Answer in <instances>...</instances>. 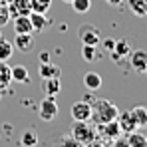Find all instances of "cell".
Instances as JSON below:
<instances>
[{
    "label": "cell",
    "instance_id": "obj_1",
    "mask_svg": "<svg viewBox=\"0 0 147 147\" xmlns=\"http://www.w3.org/2000/svg\"><path fill=\"white\" fill-rule=\"evenodd\" d=\"M117 113H119V107H117L111 99L96 98L92 101V115H90V119H92L94 125L111 121V119H117Z\"/></svg>",
    "mask_w": 147,
    "mask_h": 147
},
{
    "label": "cell",
    "instance_id": "obj_2",
    "mask_svg": "<svg viewBox=\"0 0 147 147\" xmlns=\"http://www.w3.org/2000/svg\"><path fill=\"white\" fill-rule=\"evenodd\" d=\"M70 135L78 141V145H94V141L98 137V131L88 121H74Z\"/></svg>",
    "mask_w": 147,
    "mask_h": 147
},
{
    "label": "cell",
    "instance_id": "obj_3",
    "mask_svg": "<svg viewBox=\"0 0 147 147\" xmlns=\"http://www.w3.org/2000/svg\"><path fill=\"white\" fill-rule=\"evenodd\" d=\"M60 113V107H58V101L54 99V96H46V98L40 101L38 105V117L42 121H54Z\"/></svg>",
    "mask_w": 147,
    "mask_h": 147
},
{
    "label": "cell",
    "instance_id": "obj_4",
    "mask_svg": "<svg viewBox=\"0 0 147 147\" xmlns=\"http://www.w3.org/2000/svg\"><path fill=\"white\" fill-rule=\"evenodd\" d=\"M78 38L82 40V44H90V46H99L101 40V32L96 24H82L78 28Z\"/></svg>",
    "mask_w": 147,
    "mask_h": 147
},
{
    "label": "cell",
    "instance_id": "obj_5",
    "mask_svg": "<svg viewBox=\"0 0 147 147\" xmlns=\"http://www.w3.org/2000/svg\"><path fill=\"white\" fill-rule=\"evenodd\" d=\"M70 113H72L74 121H90V115H92V103L88 101H76L72 107H70Z\"/></svg>",
    "mask_w": 147,
    "mask_h": 147
},
{
    "label": "cell",
    "instance_id": "obj_6",
    "mask_svg": "<svg viewBox=\"0 0 147 147\" xmlns=\"http://www.w3.org/2000/svg\"><path fill=\"white\" fill-rule=\"evenodd\" d=\"M129 66L139 74L147 72V52L145 50H131L129 52Z\"/></svg>",
    "mask_w": 147,
    "mask_h": 147
},
{
    "label": "cell",
    "instance_id": "obj_7",
    "mask_svg": "<svg viewBox=\"0 0 147 147\" xmlns=\"http://www.w3.org/2000/svg\"><path fill=\"white\" fill-rule=\"evenodd\" d=\"M8 10H10V16H28L32 12V4L30 0H8Z\"/></svg>",
    "mask_w": 147,
    "mask_h": 147
},
{
    "label": "cell",
    "instance_id": "obj_8",
    "mask_svg": "<svg viewBox=\"0 0 147 147\" xmlns=\"http://www.w3.org/2000/svg\"><path fill=\"white\" fill-rule=\"evenodd\" d=\"M34 44H36L34 32H26V34H16L14 36V48H18L22 54H28L34 48Z\"/></svg>",
    "mask_w": 147,
    "mask_h": 147
},
{
    "label": "cell",
    "instance_id": "obj_9",
    "mask_svg": "<svg viewBox=\"0 0 147 147\" xmlns=\"http://www.w3.org/2000/svg\"><path fill=\"white\" fill-rule=\"evenodd\" d=\"M117 123H119V127H121V133H131V131L139 129L135 117L131 115V109H129V111H119V113H117Z\"/></svg>",
    "mask_w": 147,
    "mask_h": 147
},
{
    "label": "cell",
    "instance_id": "obj_10",
    "mask_svg": "<svg viewBox=\"0 0 147 147\" xmlns=\"http://www.w3.org/2000/svg\"><path fill=\"white\" fill-rule=\"evenodd\" d=\"M131 50H133V48H131V44H129L127 40H115V48L109 52V56H111V60H113V62H117V64H119L123 58H127V56H129V52H131Z\"/></svg>",
    "mask_w": 147,
    "mask_h": 147
},
{
    "label": "cell",
    "instance_id": "obj_11",
    "mask_svg": "<svg viewBox=\"0 0 147 147\" xmlns=\"http://www.w3.org/2000/svg\"><path fill=\"white\" fill-rule=\"evenodd\" d=\"M38 74L40 78H60L62 76V68L52 64V62H40V68H38Z\"/></svg>",
    "mask_w": 147,
    "mask_h": 147
},
{
    "label": "cell",
    "instance_id": "obj_12",
    "mask_svg": "<svg viewBox=\"0 0 147 147\" xmlns=\"http://www.w3.org/2000/svg\"><path fill=\"white\" fill-rule=\"evenodd\" d=\"M12 28L16 34H26V32H34L32 28V22L28 16H14L12 18Z\"/></svg>",
    "mask_w": 147,
    "mask_h": 147
},
{
    "label": "cell",
    "instance_id": "obj_13",
    "mask_svg": "<svg viewBox=\"0 0 147 147\" xmlns=\"http://www.w3.org/2000/svg\"><path fill=\"white\" fill-rule=\"evenodd\" d=\"M10 82H12V68L4 60H0V92L8 90L10 88Z\"/></svg>",
    "mask_w": 147,
    "mask_h": 147
},
{
    "label": "cell",
    "instance_id": "obj_14",
    "mask_svg": "<svg viewBox=\"0 0 147 147\" xmlns=\"http://www.w3.org/2000/svg\"><path fill=\"white\" fill-rule=\"evenodd\" d=\"M28 18H30V22H32L34 32H42L46 26H50V20L46 18V14H42V12H30Z\"/></svg>",
    "mask_w": 147,
    "mask_h": 147
},
{
    "label": "cell",
    "instance_id": "obj_15",
    "mask_svg": "<svg viewBox=\"0 0 147 147\" xmlns=\"http://www.w3.org/2000/svg\"><path fill=\"white\" fill-rule=\"evenodd\" d=\"M42 88H44V94H46V96H54V98H56V96L60 94V90H62L60 78H44Z\"/></svg>",
    "mask_w": 147,
    "mask_h": 147
},
{
    "label": "cell",
    "instance_id": "obj_16",
    "mask_svg": "<svg viewBox=\"0 0 147 147\" xmlns=\"http://www.w3.org/2000/svg\"><path fill=\"white\" fill-rule=\"evenodd\" d=\"M101 76L96 72H88L86 76H84V86H86V90H90V92H96V90H99L101 88Z\"/></svg>",
    "mask_w": 147,
    "mask_h": 147
},
{
    "label": "cell",
    "instance_id": "obj_17",
    "mask_svg": "<svg viewBox=\"0 0 147 147\" xmlns=\"http://www.w3.org/2000/svg\"><path fill=\"white\" fill-rule=\"evenodd\" d=\"M127 137V147H147V137L141 133V131H131V133H125Z\"/></svg>",
    "mask_w": 147,
    "mask_h": 147
},
{
    "label": "cell",
    "instance_id": "obj_18",
    "mask_svg": "<svg viewBox=\"0 0 147 147\" xmlns=\"http://www.w3.org/2000/svg\"><path fill=\"white\" fill-rule=\"evenodd\" d=\"M12 82H18V84H28L30 82V74H28V68L18 64L12 68Z\"/></svg>",
    "mask_w": 147,
    "mask_h": 147
},
{
    "label": "cell",
    "instance_id": "obj_19",
    "mask_svg": "<svg viewBox=\"0 0 147 147\" xmlns=\"http://www.w3.org/2000/svg\"><path fill=\"white\" fill-rule=\"evenodd\" d=\"M127 6H129V10H131L135 16H139V18H143L147 14V0H127Z\"/></svg>",
    "mask_w": 147,
    "mask_h": 147
},
{
    "label": "cell",
    "instance_id": "obj_20",
    "mask_svg": "<svg viewBox=\"0 0 147 147\" xmlns=\"http://www.w3.org/2000/svg\"><path fill=\"white\" fill-rule=\"evenodd\" d=\"M131 115L135 117L137 127H145L147 125V107H143V105H135V107L131 109Z\"/></svg>",
    "mask_w": 147,
    "mask_h": 147
},
{
    "label": "cell",
    "instance_id": "obj_21",
    "mask_svg": "<svg viewBox=\"0 0 147 147\" xmlns=\"http://www.w3.org/2000/svg\"><path fill=\"white\" fill-rule=\"evenodd\" d=\"M38 143V133H36V129L34 127H30V129H26L24 133H22V137H20V145H26V147H32Z\"/></svg>",
    "mask_w": 147,
    "mask_h": 147
},
{
    "label": "cell",
    "instance_id": "obj_22",
    "mask_svg": "<svg viewBox=\"0 0 147 147\" xmlns=\"http://www.w3.org/2000/svg\"><path fill=\"white\" fill-rule=\"evenodd\" d=\"M82 58H84L86 62H96V60H99L98 46H90V44H82Z\"/></svg>",
    "mask_w": 147,
    "mask_h": 147
},
{
    "label": "cell",
    "instance_id": "obj_23",
    "mask_svg": "<svg viewBox=\"0 0 147 147\" xmlns=\"http://www.w3.org/2000/svg\"><path fill=\"white\" fill-rule=\"evenodd\" d=\"M12 54H14V44L6 42L4 38H0V60L8 62V60L12 58Z\"/></svg>",
    "mask_w": 147,
    "mask_h": 147
},
{
    "label": "cell",
    "instance_id": "obj_24",
    "mask_svg": "<svg viewBox=\"0 0 147 147\" xmlns=\"http://www.w3.org/2000/svg\"><path fill=\"white\" fill-rule=\"evenodd\" d=\"M70 4H72L74 12H78V14H86L92 8V0H72Z\"/></svg>",
    "mask_w": 147,
    "mask_h": 147
},
{
    "label": "cell",
    "instance_id": "obj_25",
    "mask_svg": "<svg viewBox=\"0 0 147 147\" xmlns=\"http://www.w3.org/2000/svg\"><path fill=\"white\" fill-rule=\"evenodd\" d=\"M30 4H32V12L46 14L50 10V6H52V0H30Z\"/></svg>",
    "mask_w": 147,
    "mask_h": 147
},
{
    "label": "cell",
    "instance_id": "obj_26",
    "mask_svg": "<svg viewBox=\"0 0 147 147\" xmlns=\"http://www.w3.org/2000/svg\"><path fill=\"white\" fill-rule=\"evenodd\" d=\"M10 10H8V4L6 2H0V28L2 26H6L8 22H10Z\"/></svg>",
    "mask_w": 147,
    "mask_h": 147
},
{
    "label": "cell",
    "instance_id": "obj_27",
    "mask_svg": "<svg viewBox=\"0 0 147 147\" xmlns=\"http://www.w3.org/2000/svg\"><path fill=\"white\" fill-rule=\"evenodd\" d=\"M99 44H101V48L105 50V52H111V50L115 48V40H113V38H105V40L101 38Z\"/></svg>",
    "mask_w": 147,
    "mask_h": 147
},
{
    "label": "cell",
    "instance_id": "obj_28",
    "mask_svg": "<svg viewBox=\"0 0 147 147\" xmlns=\"http://www.w3.org/2000/svg\"><path fill=\"white\" fill-rule=\"evenodd\" d=\"M60 143H62V145H68V147H78V141L74 139L70 133H68V135H64V137L60 139Z\"/></svg>",
    "mask_w": 147,
    "mask_h": 147
},
{
    "label": "cell",
    "instance_id": "obj_29",
    "mask_svg": "<svg viewBox=\"0 0 147 147\" xmlns=\"http://www.w3.org/2000/svg\"><path fill=\"white\" fill-rule=\"evenodd\" d=\"M38 60L40 62H50V52H40L38 54Z\"/></svg>",
    "mask_w": 147,
    "mask_h": 147
},
{
    "label": "cell",
    "instance_id": "obj_30",
    "mask_svg": "<svg viewBox=\"0 0 147 147\" xmlns=\"http://www.w3.org/2000/svg\"><path fill=\"white\" fill-rule=\"evenodd\" d=\"M105 4H109V6H113V8H117V6H121L123 0H103Z\"/></svg>",
    "mask_w": 147,
    "mask_h": 147
},
{
    "label": "cell",
    "instance_id": "obj_31",
    "mask_svg": "<svg viewBox=\"0 0 147 147\" xmlns=\"http://www.w3.org/2000/svg\"><path fill=\"white\" fill-rule=\"evenodd\" d=\"M82 99H84V101H88V103H92V101L96 99V96H92V94H84V96H82Z\"/></svg>",
    "mask_w": 147,
    "mask_h": 147
},
{
    "label": "cell",
    "instance_id": "obj_32",
    "mask_svg": "<svg viewBox=\"0 0 147 147\" xmlns=\"http://www.w3.org/2000/svg\"><path fill=\"white\" fill-rule=\"evenodd\" d=\"M4 131H6V133H12V125H8V123H4Z\"/></svg>",
    "mask_w": 147,
    "mask_h": 147
},
{
    "label": "cell",
    "instance_id": "obj_33",
    "mask_svg": "<svg viewBox=\"0 0 147 147\" xmlns=\"http://www.w3.org/2000/svg\"><path fill=\"white\" fill-rule=\"evenodd\" d=\"M64 2H72V0H64Z\"/></svg>",
    "mask_w": 147,
    "mask_h": 147
},
{
    "label": "cell",
    "instance_id": "obj_34",
    "mask_svg": "<svg viewBox=\"0 0 147 147\" xmlns=\"http://www.w3.org/2000/svg\"><path fill=\"white\" fill-rule=\"evenodd\" d=\"M0 99H2V94H0Z\"/></svg>",
    "mask_w": 147,
    "mask_h": 147
},
{
    "label": "cell",
    "instance_id": "obj_35",
    "mask_svg": "<svg viewBox=\"0 0 147 147\" xmlns=\"http://www.w3.org/2000/svg\"><path fill=\"white\" fill-rule=\"evenodd\" d=\"M0 38H2V34H0Z\"/></svg>",
    "mask_w": 147,
    "mask_h": 147
},
{
    "label": "cell",
    "instance_id": "obj_36",
    "mask_svg": "<svg viewBox=\"0 0 147 147\" xmlns=\"http://www.w3.org/2000/svg\"><path fill=\"white\" fill-rule=\"evenodd\" d=\"M145 16H147V14H145Z\"/></svg>",
    "mask_w": 147,
    "mask_h": 147
},
{
    "label": "cell",
    "instance_id": "obj_37",
    "mask_svg": "<svg viewBox=\"0 0 147 147\" xmlns=\"http://www.w3.org/2000/svg\"><path fill=\"white\" fill-rule=\"evenodd\" d=\"M145 74H147V72H145Z\"/></svg>",
    "mask_w": 147,
    "mask_h": 147
}]
</instances>
